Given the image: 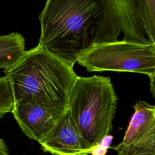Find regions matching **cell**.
I'll list each match as a JSON object with an SVG mask.
<instances>
[{"mask_svg": "<svg viewBox=\"0 0 155 155\" xmlns=\"http://www.w3.org/2000/svg\"><path fill=\"white\" fill-rule=\"evenodd\" d=\"M38 143L44 151L53 155H89L94 148L84 139L68 108Z\"/></svg>", "mask_w": 155, "mask_h": 155, "instance_id": "6", "label": "cell"}, {"mask_svg": "<svg viewBox=\"0 0 155 155\" xmlns=\"http://www.w3.org/2000/svg\"><path fill=\"white\" fill-rule=\"evenodd\" d=\"M123 140L111 147L117 155H155V107L137 101Z\"/></svg>", "mask_w": 155, "mask_h": 155, "instance_id": "5", "label": "cell"}, {"mask_svg": "<svg viewBox=\"0 0 155 155\" xmlns=\"http://www.w3.org/2000/svg\"><path fill=\"white\" fill-rule=\"evenodd\" d=\"M15 101L10 84L4 76L0 78V118L12 113Z\"/></svg>", "mask_w": 155, "mask_h": 155, "instance_id": "9", "label": "cell"}, {"mask_svg": "<svg viewBox=\"0 0 155 155\" xmlns=\"http://www.w3.org/2000/svg\"><path fill=\"white\" fill-rule=\"evenodd\" d=\"M12 113L22 132L38 142L48 134L62 116L33 101L15 102Z\"/></svg>", "mask_w": 155, "mask_h": 155, "instance_id": "7", "label": "cell"}, {"mask_svg": "<svg viewBox=\"0 0 155 155\" xmlns=\"http://www.w3.org/2000/svg\"><path fill=\"white\" fill-rule=\"evenodd\" d=\"M0 155H10L7 146L2 139H0Z\"/></svg>", "mask_w": 155, "mask_h": 155, "instance_id": "10", "label": "cell"}, {"mask_svg": "<svg viewBox=\"0 0 155 155\" xmlns=\"http://www.w3.org/2000/svg\"><path fill=\"white\" fill-rule=\"evenodd\" d=\"M117 102L109 77L78 76L68 109L83 137L93 147L99 145L112 130Z\"/></svg>", "mask_w": 155, "mask_h": 155, "instance_id": "3", "label": "cell"}, {"mask_svg": "<svg viewBox=\"0 0 155 155\" xmlns=\"http://www.w3.org/2000/svg\"><path fill=\"white\" fill-rule=\"evenodd\" d=\"M25 39L17 32L0 35V68L6 69L16 63L25 52Z\"/></svg>", "mask_w": 155, "mask_h": 155, "instance_id": "8", "label": "cell"}, {"mask_svg": "<svg viewBox=\"0 0 155 155\" xmlns=\"http://www.w3.org/2000/svg\"><path fill=\"white\" fill-rule=\"evenodd\" d=\"M39 19L38 44L72 67L83 52L122 32L115 0H48Z\"/></svg>", "mask_w": 155, "mask_h": 155, "instance_id": "1", "label": "cell"}, {"mask_svg": "<svg viewBox=\"0 0 155 155\" xmlns=\"http://www.w3.org/2000/svg\"><path fill=\"white\" fill-rule=\"evenodd\" d=\"M15 102H35L59 115L68 108L78 78L73 67L38 44L4 69Z\"/></svg>", "mask_w": 155, "mask_h": 155, "instance_id": "2", "label": "cell"}, {"mask_svg": "<svg viewBox=\"0 0 155 155\" xmlns=\"http://www.w3.org/2000/svg\"><path fill=\"white\" fill-rule=\"evenodd\" d=\"M77 62L89 71H112L143 74L155 96V45L125 40L95 45L83 52Z\"/></svg>", "mask_w": 155, "mask_h": 155, "instance_id": "4", "label": "cell"}]
</instances>
